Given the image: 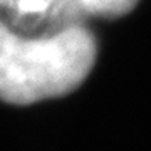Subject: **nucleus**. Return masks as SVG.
Instances as JSON below:
<instances>
[{
  "label": "nucleus",
  "mask_w": 151,
  "mask_h": 151,
  "mask_svg": "<svg viewBox=\"0 0 151 151\" xmlns=\"http://www.w3.org/2000/svg\"><path fill=\"white\" fill-rule=\"evenodd\" d=\"M96 40L82 25L50 37H27L0 20V99L32 104L65 96L91 72Z\"/></svg>",
  "instance_id": "f257e3e1"
},
{
  "label": "nucleus",
  "mask_w": 151,
  "mask_h": 151,
  "mask_svg": "<svg viewBox=\"0 0 151 151\" xmlns=\"http://www.w3.org/2000/svg\"><path fill=\"white\" fill-rule=\"evenodd\" d=\"M87 12L81 0H0V20L27 37H50L81 25Z\"/></svg>",
  "instance_id": "f03ea898"
},
{
  "label": "nucleus",
  "mask_w": 151,
  "mask_h": 151,
  "mask_svg": "<svg viewBox=\"0 0 151 151\" xmlns=\"http://www.w3.org/2000/svg\"><path fill=\"white\" fill-rule=\"evenodd\" d=\"M87 14L106 19H116L134 9L138 0H81Z\"/></svg>",
  "instance_id": "7ed1b4c3"
}]
</instances>
